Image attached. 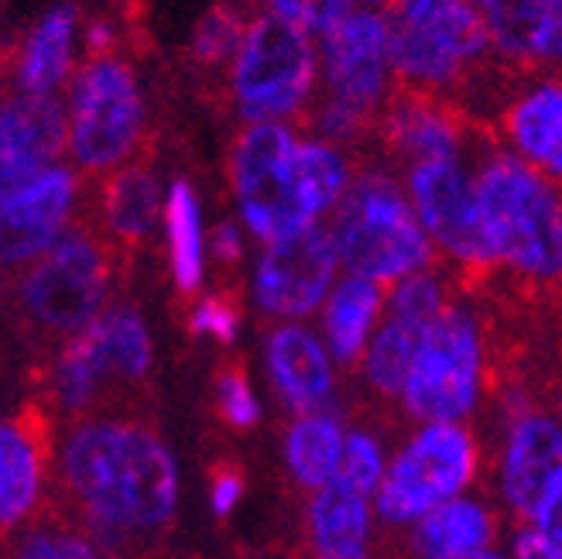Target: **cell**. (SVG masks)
<instances>
[{"mask_svg":"<svg viewBox=\"0 0 562 559\" xmlns=\"http://www.w3.org/2000/svg\"><path fill=\"white\" fill-rule=\"evenodd\" d=\"M66 488L106 546L158 533L179 501V470L168 446L145 426L82 423L63 450Z\"/></svg>","mask_w":562,"mask_h":559,"instance_id":"cell-1","label":"cell"},{"mask_svg":"<svg viewBox=\"0 0 562 559\" xmlns=\"http://www.w3.org/2000/svg\"><path fill=\"white\" fill-rule=\"evenodd\" d=\"M473 186L494 265L555 282L562 271V210L552 179L515 152H494L473 172Z\"/></svg>","mask_w":562,"mask_h":559,"instance_id":"cell-2","label":"cell"},{"mask_svg":"<svg viewBox=\"0 0 562 559\" xmlns=\"http://www.w3.org/2000/svg\"><path fill=\"white\" fill-rule=\"evenodd\" d=\"M329 216L326 227L347 275L395 286L432 265L436 247L418 227L405 186L384 169L353 176Z\"/></svg>","mask_w":562,"mask_h":559,"instance_id":"cell-3","label":"cell"},{"mask_svg":"<svg viewBox=\"0 0 562 559\" xmlns=\"http://www.w3.org/2000/svg\"><path fill=\"white\" fill-rule=\"evenodd\" d=\"M387 63L405 90L439 97L491 52L484 14L470 0H391Z\"/></svg>","mask_w":562,"mask_h":559,"instance_id":"cell-4","label":"cell"},{"mask_svg":"<svg viewBox=\"0 0 562 559\" xmlns=\"http://www.w3.org/2000/svg\"><path fill=\"white\" fill-rule=\"evenodd\" d=\"M231 93L247 124H292L319 93L316 38L268 11L250 18L231 59Z\"/></svg>","mask_w":562,"mask_h":559,"instance_id":"cell-5","label":"cell"},{"mask_svg":"<svg viewBox=\"0 0 562 559\" xmlns=\"http://www.w3.org/2000/svg\"><path fill=\"white\" fill-rule=\"evenodd\" d=\"M66 152L79 172H114L134 155L145 131V97L134 69L100 55L66 82Z\"/></svg>","mask_w":562,"mask_h":559,"instance_id":"cell-6","label":"cell"},{"mask_svg":"<svg viewBox=\"0 0 562 559\" xmlns=\"http://www.w3.org/2000/svg\"><path fill=\"white\" fill-rule=\"evenodd\" d=\"M299 137L292 124H247L231 152L240 220L265 244L313 227L299 189Z\"/></svg>","mask_w":562,"mask_h":559,"instance_id":"cell-7","label":"cell"},{"mask_svg":"<svg viewBox=\"0 0 562 559\" xmlns=\"http://www.w3.org/2000/svg\"><path fill=\"white\" fill-rule=\"evenodd\" d=\"M481 368V326L473 313L460 305H446L426 329V340H422L402 384L405 409L422 423H460L476 405Z\"/></svg>","mask_w":562,"mask_h":559,"instance_id":"cell-8","label":"cell"},{"mask_svg":"<svg viewBox=\"0 0 562 559\" xmlns=\"http://www.w3.org/2000/svg\"><path fill=\"white\" fill-rule=\"evenodd\" d=\"M110 295V255L87 231H66L21 278V305L52 333L90 326Z\"/></svg>","mask_w":562,"mask_h":559,"instance_id":"cell-9","label":"cell"},{"mask_svg":"<svg viewBox=\"0 0 562 559\" xmlns=\"http://www.w3.org/2000/svg\"><path fill=\"white\" fill-rule=\"evenodd\" d=\"M476 446L457 423H426L405 450L384 470L374 491L381 522L408 525L426 512L463 494L473 481Z\"/></svg>","mask_w":562,"mask_h":559,"instance_id":"cell-10","label":"cell"},{"mask_svg":"<svg viewBox=\"0 0 562 559\" xmlns=\"http://www.w3.org/2000/svg\"><path fill=\"white\" fill-rule=\"evenodd\" d=\"M405 195L415 210L418 227L426 231L429 244L439 247L442 255L467 268L494 265L481 210H476L473 169L463 161V155L408 165Z\"/></svg>","mask_w":562,"mask_h":559,"instance_id":"cell-11","label":"cell"},{"mask_svg":"<svg viewBox=\"0 0 562 559\" xmlns=\"http://www.w3.org/2000/svg\"><path fill=\"white\" fill-rule=\"evenodd\" d=\"M316 52L319 93L378 118L391 97V87H395L387 63L384 14L363 8L347 11L323 38H316Z\"/></svg>","mask_w":562,"mask_h":559,"instance_id":"cell-12","label":"cell"},{"mask_svg":"<svg viewBox=\"0 0 562 559\" xmlns=\"http://www.w3.org/2000/svg\"><path fill=\"white\" fill-rule=\"evenodd\" d=\"M336 271H340V258L326 220L313 223L265 244V255L255 268V302L268 316H313L326 302Z\"/></svg>","mask_w":562,"mask_h":559,"instance_id":"cell-13","label":"cell"},{"mask_svg":"<svg viewBox=\"0 0 562 559\" xmlns=\"http://www.w3.org/2000/svg\"><path fill=\"white\" fill-rule=\"evenodd\" d=\"M79 200L72 165H52L45 176L0 200V268H24L69 231Z\"/></svg>","mask_w":562,"mask_h":559,"instance_id":"cell-14","label":"cell"},{"mask_svg":"<svg viewBox=\"0 0 562 559\" xmlns=\"http://www.w3.org/2000/svg\"><path fill=\"white\" fill-rule=\"evenodd\" d=\"M66 155V110L59 97L11 93L0 100V200L45 176Z\"/></svg>","mask_w":562,"mask_h":559,"instance_id":"cell-15","label":"cell"},{"mask_svg":"<svg viewBox=\"0 0 562 559\" xmlns=\"http://www.w3.org/2000/svg\"><path fill=\"white\" fill-rule=\"evenodd\" d=\"M501 491L508 505L531 518L546 497L562 491V429L542 412H525L515 418L504 446Z\"/></svg>","mask_w":562,"mask_h":559,"instance_id":"cell-16","label":"cell"},{"mask_svg":"<svg viewBox=\"0 0 562 559\" xmlns=\"http://www.w3.org/2000/svg\"><path fill=\"white\" fill-rule=\"evenodd\" d=\"M381 134L384 145L408 165L457 158L463 152V127L453 110L439 97L415 90L387 97V103L381 107Z\"/></svg>","mask_w":562,"mask_h":559,"instance_id":"cell-17","label":"cell"},{"mask_svg":"<svg viewBox=\"0 0 562 559\" xmlns=\"http://www.w3.org/2000/svg\"><path fill=\"white\" fill-rule=\"evenodd\" d=\"M497 55L521 66H549L562 55V0H487L481 11Z\"/></svg>","mask_w":562,"mask_h":559,"instance_id":"cell-18","label":"cell"},{"mask_svg":"<svg viewBox=\"0 0 562 559\" xmlns=\"http://www.w3.org/2000/svg\"><path fill=\"white\" fill-rule=\"evenodd\" d=\"M76 4L52 8L24 38L14 69V90L27 97H59L76 66Z\"/></svg>","mask_w":562,"mask_h":559,"instance_id":"cell-19","label":"cell"},{"mask_svg":"<svg viewBox=\"0 0 562 559\" xmlns=\"http://www.w3.org/2000/svg\"><path fill=\"white\" fill-rule=\"evenodd\" d=\"M268 365L278 391L285 395L292 409L316 412L333 391V368L326 347L313 329H305L299 323L278 326L268 340Z\"/></svg>","mask_w":562,"mask_h":559,"instance_id":"cell-20","label":"cell"},{"mask_svg":"<svg viewBox=\"0 0 562 559\" xmlns=\"http://www.w3.org/2000/svg\"><path fill=\"white\" fill-rule=\"evenodd\" d=\"M308 528L319 559H368L371 546V494L333 478L308 508Z\"/></svg>","mask_w":562,"mask_h":559,"instance_id":"cell-21","label":"cell"},{"mask_svg":"<svg viewBox=\"0 0 562 559\" xmlns=\"http://www.w3.org/2000/svg\"><path fill=\"white\" fill-rule=\"evenodd\" d=\"M508 137L515 155L549 179L562 176V87L546 79L521 93L508 110Z\"/></svg>","mask_w":562,"mask_h":559,"instance_id":"cell-22","label":"cell"},{"mask_svg":"<svg viewBox=\"0 0 562 559\" xmlns=\"http://www.w3.org/2000/svg\"><path fill=\"white\" fill-rule=\"evenodd\" d=\"M381 313H384V286L357 275L333 282L323 302V329H326V344L340 365H353L357 357H363V347H368Z\"/></svg>","mask_w":562,"mask_h":559,"instance_id":"cell-23","label":"cell"},{"mask_svg":"<svg viewBox=\"0 0 562 559\" xmlns=\"http://www.w3.org/2000/svg\"><path fill=\"white\" fill-rule=\"evenodd\" d=\"M497 533V522L487 505L473 497H453L446 505L415 518L412 549L418 559L429 556H463L487 549Z\"/></svg>","mask_w":562,"mask_h":559,"instance_id":"cell-24","label":"cell"},{"mask_svg":"<svg viewBox=\"0 0 562 559\" xmlns=\"http://www.w3.org/2000/svg\"><path fill=\"white\" fill-rule=\"evenodd\" d=\"M93 347L106 378L114 381H140L151 368V337L148 326L127 305L103 310L90 326L79 329Z\"/></svg>","mask_w":562,"mask_h":559,"instance_id":"cell-25","label":"cell"},{"mask_svg":"<svg viewBox=\"0 0 562 559\" xmlns=\"http://www.w3.org/2000/svg\"><path fill=\"white\" fill-rule=\"evenodd\" d=\"M161 216V186L148 165H121L103 186V220L114 237L145 241Z\"/></svg>","mask_w":562,"mask_h":559,"instance_id":"cell-26","label":"cell"},{"mask_svg":"<svg viewBox=\"0 0 562 559\" xmlns=\"http://www.w3.org/2000/svg\"><path fill=\"white\" fill-rule=\"evenodd\" d=\"M42 488V450L35 429L0 423V525H18L35 508Z\"/></svg>","mask_w":562,"mask_h":559,"instance_id":"cell-27","label":"cell"},{"mask_svg":"<svg viewBox=\"0 0 562 559\" xmlns=\"http://www.w3.org/2000/svg\"><path fill=\"white\" fill-rule=\"evenodd\" d=\"M165 234H168V250H172V278L182 292H195L203 282V210H200V195L195 189L179 179L168 189L165 203Z\"/></svg>","mask_w":562,"mask_h":559,"instance_id":"cell-28","label":"cell"},{"mask_svg":"<svg viewBox=\"0 0 562 559\" xmlns=\"http://www.w3.org/2000/svg\"><path fill=\"white\" fill-rule=\"evenodd\" d=\"M429 326L432 323L398 316V313H387L384 323L374 326L368 347H363V374H368V381L381 395H398L402 391Z\"/></svg>","mask_w":562,"mask_h":559,"instance_id":"cell-29","label":"cell"},{"mask_svg":"<svg viewBox=\"0 0 562 559\" xmlns=\"http://www.w3.org/2000/svg\"><path fill=\"white\" fill-rule=\"evenodd\" d=\"M350 179H353V161L340 145H329L313 134L299 137V189L308 220L323 223L336 210V203H340Z\"/></svg>","mask_w":562,"mask_h":559,"instance_id":"cell-30","label":"cell"},{"mask_svg":"<svg viewBox=\"0 0 562 559\" xmlns=\"http://www.w3.org/2000/svg\"><path fill=\"white\" fill-rule=\"evenodd\" d=\"M285 454L299 484L319 491L340 470V454H344L340 423L326 412H305L289 433Z\"/></svg>","mask_w":562,"mask_h":559,"instance_id":"cell-31","label":"cell"},{"mask_svg":"<svg viewBox=\"0 0 562 559\" xmlns=\"http://www.w3.org/2000/svg\"><path fill=\"white\" fill-rule=\"evenodd\" d=\"M106 371L97 360L93 347L87 344L82 333L66 344V350L55 360V371H52V391H55V402L69 412H82L90 409L100 395V388L106 384Z\"/></svg>","mask_w":562,"mask_h":559,"instance_id":"cell-32","label":"cell"},{"mask_svg":"<svg viewBox=\"0 0 562 559\" xmlns=\"http://www.w3.org/2000/svg\"><path fill=\"white\" fill-rule=\"evenodd\" d=\"M247 24L250 18L234 4L213 8L210 14L200 18V24H195V32H192V59L203 66H231Z\"/></svg>","mask_w":562,"mask_h":559,"instance_id":"cell-33","label":"cell"},{"mask_svg":"<svg viewBox=\"0 0 562 559\" xmlns=\"http://www.w3.org/2000/svg\"><path fill=\"white\" fill-rule=\"evenodd\" d=\"M305 114H313V137H323V142L340 145V148L357 142V137H363L374 124L371 114H363V110L340 103L333 97H323V93H316V100L308 103Z\"/></svg>","mask_w":562,"mask_h":559,"instance_id":"cell-34","label":"cell"},{"mask_svg":"<svg viewBox=\"0 0 562 559\" xmlns=\"http://www.w3.org/2000/svg\"><path fill=\"white\" fill-rule=\"evenodd\" d=\"M265 8L271 18L292 24L295 32L323 38L347 11H353V0H265Z\"/></svg>","mask_w":562,"mask_h":559,"instance_id":"cell-35","label":"cell"},{"mask_svg":"<svg viewBox=\"0 0 562 559\" xmlns=\"http://www.w3.org/2000/svg\"><path fill=\"white\" fill-rule=\"evenodd\" d=\"M336 478L353 484L363 494H374L381 478H384V454L374 436L368 433H353L344 439V454H340V470Z\"/></svg>","mask_w":562,"mask_h":559,"instance_id":"cell-36","label":"cell"},{"mask_svg":"<svg viewBox=\"0 0 562 559\" xmlns=\"http://www.w3.org/2000/svg\"><path fill=\"white\" fill-rule=\"evenodd\" d=\"M220 409L240 429L258 423V399H255V391H250V384L244 381V374L231 371L220 378Z\"/></svg>","mask_w":562,"mask_h":559,"instance_id":"cell-37","label":"cell"},{"mask_svg":"<svg viewBox=\"0 0 562 559\" xmlns=\"http://www.w3.org/2000/svg\"><path fill=\"white\" fill-rule=\"evenodd\" d=\"M192 329L206 333V337H216L223 344H231L237 337V313L234 305H227L223 299H203L192 313Z\"/></svg>","mask_w":562,"mask_h":559,"instance_id":"cell-38","label":"cell"},{"mask_svg":"<svg viewBox=\"0 0 562 559\" xmlns=\"http://www.w3.org/2000/svg\"><path fill=\"white\" fill-rule=\"evenodd\" d=\"M515 559H562V543H552L531 525H525L515 539Z\"/></svg>","mask_w":562,"mask_h":559,"instance_id":"cell-39","label":"cell"},{"mask_svg":"<svg viewBox=\"0 0 562 559\" xmlns=\"http://www.w3.org/2000/svg\"><path fill=\"white\" fill-rule=\"evenodd\" d=\"M213 250L220 261H237L244 255V234L237 223H220L213 231Z\"/></svg>","mask_w":562,"mask_h":559,"instance_id":"cell-40","label":"cell"},{"mask_svg":"<svg viewBox=\"0 0 562 559\" xmlns=\"http://www.w3.org/2000/svg\"><path fill=\"white\" fill-rule=\"evenodd\" d=\"M244 494V484L237 473H220L216 484H213V508L216 515H231L237 508V501Z\"/></svg>","mask_w":562,"mask_h":559,"instance_id":"cell-41","label":"cell"},{"mask_svg":"<svg viewBox=\"0 0 562 559\" xmlns=\"http://www.w3.org/2000/svg\"><path fill=\"white\" fill-rule=\"evenodd\" d=\"M114 38H117V32H114V24H110V21H93L87 27V48L93 52V59L114 52Z\"/></svg>","mask_w":562,"mask_h":559,"instance_id":"cell-42","label":"cell"},{"mask_svg":"<svg viewBox=\"0 0 562 559\" xmlns=\"http://www.w3.org/2000/svg\"><path fill=\"white\" fill-rule=\"evenodd\" d=\"M52 546H55V559H100L87 539L76 536H52Z\"/></svg>","mask_w":562,"mask_h":559,"instance_id":"cell-43","label":"cell"},{"mask_svg":"<svg viewBox=\"0 0 562 559\" xmlns=\"http://www.w3.org/2000/svg\"><path fill=\"white\" fill-rule=\"evenodd\" d=\"M21 559H55V546H52V536L42 533V536H32L24 543V552Z\"/></svg>","mask_w":562,"mask_h":559,"instance_id":"cell-44","label":"cell"},{"mask_svg":"<svg viewBox=\"0 0 562 559\" xmlns=\"http://www.w3.org/2000/svg\"><path fill=\"white\" fill-rule=\"evenodd\" d=\"M429 559H504L494 549H476V552H463V556H429Z\"/></svg>","mask_w":562,"mask_h":559,"instance_id":"cell-45","label":"cell"},{"mask_svg":"<svg viewBox=\"0 0 562 559\" xmlns=\"http://www.w3.org/2000/svg\"><path fill=\"white\" fill-rule=\"evenodd\" d=\"M353 8H363V11H387L391 8V0H353Z\"/></svg>","mask_w":562,"mask_h":559,"instance_id":"cell-46","label":"cell"},{"mask_svg":"<svg viewBox=\"0 0 562 559\" xmlns=\"http://www.w3.org/2000/svg\"><path fill=\"white\" fill-rule=\"evenodd\" d=\"M470 4H473L476 11H484V8H487V0H470Z\"/></svg>","mask_w":562,"mask_h":559,"instance_id":"cell-47","label":"cell"}]
</instances>
